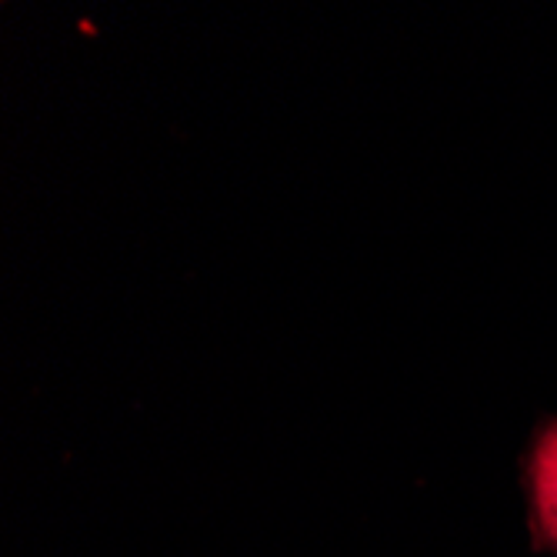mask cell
Returning <instances> with one entry per match:
<instances>
[{"label":"cell","mask_w":557,"mask_h":557,"mask_svg":"<svg viewBox=\"0 0 557 557\" xmlns=\"http://www.w3.org/2000/svg\"><path fill=\"white\" fill-rule=\"evenodd\" d=\"M531 484V515L544 544L557 550V421H547L531 447L528 458Z\"/></svg>","instance_id":"obj_1"}]
</instances>
